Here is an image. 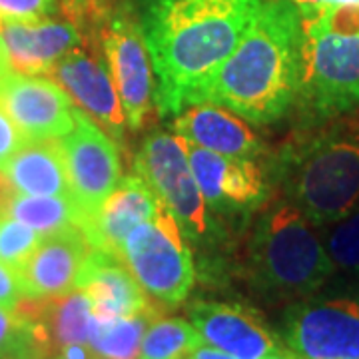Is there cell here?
Segmentation results:
<instances>
[{
	"instance_id": "cell-1",
	"label": "cell",
	"mask_w": 359,
	"mask_h": 359,
	"mask_svg": "<svg viewBox=\"0 0 359 359\" xmlns=\"http://www.w3.org/2000/svg\"><path fill=\"white\" fill-rule=\"evenodd\" d=\"M269 0H136L162 116H178L204 94L219 66Z\"/></svg>"
},
{
	"instance_id": "cell-2",
	"label": "cell",
	"mask_w": 359,
	"mask_h": 359,
	"mask_svg": "<svg viewBox=\"0 0 359 359\" xmlns=\"http://www.w3.org/2000/svg\"><path fill=\"white\" fill-rule=\"evenodd\" d=\"M302 72V14L292 0H269L212 78L204 102L256 126L273 124L295 108Z\"/></svg>"
},
{
	"instance_id": "cell-3",
	"label": "cell",
	"mask_w": 359,
	"mask_h": 359,
	"mask_svg": "<svg viewBox=\"0 0 359 359\" xmlns=\"http://www.w3.org/2000/svg\"><path fill=\"white\" fill-rule=\"evenodd\" d=\"M334 276L323 240L297 208L282 200L259 216L248 245L245 280L264 302L304 299Z\"/></svg>"
},
{
	"instance_id": "cell-4",
	"label": "cell",
	"mask_w": 359,
	"mask_h": 359,
	"mask_svg": "<svg viewBox=\"0 0 359 359\" xmlns=\"http://www.w3.org/2000/svg\"><path fill=\"white\" fill-rule=\"evenodd\" d=\"M283 200L316 228L332 226L359 205V126H337L285 146L271 164Z\"/></svg>"
},
{
	"instance_id": "cell-5",
	"label": "cell",
	"mask_w": 359,
	"mask_h": 359,
	"mask_svg": "<svg viewBox=\"0 0 359 359\" xmlns=\"http://www.w3.org/2000/svg\"><path fill=\"white\" fill-rule=\"evenodd\" d=\"M295 106L309 124L359 110V36L304 32V72Z\"/></svg>"
},
{
	"instance_id": "cell-6",
	"label": "cell",
	"mask_w": 359,
	"mask_h": 359,
	"mask_svg": "<svg viewBox=\"0 0 359 359\" xmlns=\"http://www.w3.org/2000/svg\"><path fill=\"white\" fill-rule=\"evenodd\" d=\"M166 205L154 219L130 231L120 256L140 287L162 306H180L196 282L192 252Z\"/></svg>"
},
{
	"instance_id": "cell-7",
	"label": "cell",
	"mask_w": 359,
	"mask_h": 359,
	"mask_svg": "<svg viewBox=\"0 0 359 359\" xmlns=\"http://www.w3.org/2000/svg\"><path fill=\"white\" fill-rule=\"evenodd\" d=\"M280 337L304 359H359V285L287 304Z\"/></svg>"
},
{
	"instance_id": "cell-8",
	"label": "cell",
	"mask_w": 359,
	"mask_h": 359,
	"mask_svg": "<svg viewBox=\"0 0 359 359\" xmlns=\"http://www.w3.org/2000/svg\"><path fill=\"white\" fill-rule=\"evenodd\" d=\"M98 36L126 122L136 132L146 124L152 108L154 70L134 6L120 2L112 11H106L98 20Z\"/></svg>"
},
{
	"instance_id": "cell-9",
	"label": "cell",
	"mask_w": 359,
	"mask_h": 359,
	"mask_svg": "<svg viewBox=\"0 0 359 359\" xmlns=\"http://www.w3.org/2000/svg\"><path fill=\"white\" fill-rule=\"evenodd\" d=\"M134 168L176 218L186 238L200 240L208 233V208L186 154V140L166 132L150 134Z\"/></svg>"
},
{
	"instance_id": "cell-10",
	"label": "cell",
	"mask_w": 359,
	"mask_h": 359,
	"mask_svg": "<svg viewBox=\"0 0 359 359\" xmlns=\"http://www.w3.org/2000/svg\"><path fill=\"white\" fill-rule=\"evenodd\" d=\"M60 146L72 196L86 224L120 182L118 148L80 106H74V128L60 138Z\"/></svg>"
},
{
	"instance_id": "cell-11",
	"label": "cell",
	"mask_w": 359,
	"mask_h": 359,
	"mask_svg": "<svg viewBox=\"0 0 359 359\" xmlns=\"http://www.w3.org/2000/svg\"><path fill=\"white\" fill-rule=\"evenodd\" d=\"M186 154L205 208L216 212H250L266 204L273 176L256 158H230L186 140Z\"/></svg>"
},
{
	"instance_id": "cell-12",
	"label": "cell",
	"mask_w": 359,
	"mask_h": 359,
	"mask_svg": "<svg viewBox=\"0 0 359 359\" xmlns=\"http://www.w3.org/2000/svg\"><path fill=\"white\" fill-rule=\"evenodd\" d=\"M0 106L26 140H58L74 128V106L50 78L11 72L0 86Z\"/></svg>"
},
{
	"instance_id": "cell-13",
	"label": "cell",
	"mask_w": 359,
	"mask_h": 359,
	"mask_svg": "<svg viewBox=\"0 0 359 359\" xmlns=\"http://www.w3.org/2000/svg\"><path fill=\"white\" fill-rule=\"evenodd\" d=\"M188 318L204 344L238 359H262L283 347L262 316L240 304L198 299L188 308Z\"/></svg>"
},
{
	"instance_id": "cell-14",
	"label": "cell",
	"mask_w": 359,
	"mask_h": 359,
	"mask_svg": "<svg viewBox=\"0 0 359 359\" xmlns=\"http://www.w3.org/2000/svg\"><path fill=\"white\" fill-rule=\"evenodd\" d=\"M76 104L98 120L116 140H124L126 116L120 96L110 78L104 54L82 48V44L68 52L48 72Z\"/></svg>"
},
{
	"instance_id": "cell-15",
	"label": "cell",
	"mask_w": 359,
	"mask_h": 359,
	"mask_svg": "<svg viewBox=\"0 0 359 359\" xmlns=\"http://www.w3.org/2000/svg\"><path fill=\"white\" fill-rule=\"evenodd\" d=\"M90 248L92 245L80 228L44 236L36 250L18 268L25 297L52 299L72 292Z\"/></svg>"
},
{
	"instance_id": "cell-16",
	"label": "cell",
	"mask_w": 359,
	"mask_h": 359,
	"mask_svg": "<svg viewBox=\"0 0 359 359\" xmlns=\"http://www.w3.org/2000/svg\"><path fill=\"white\" fill-rule=\"evenodd\" d=\"M0 39L13 72L26 76L48 74L68 52L84 44L82 30L70 20L0 22Z\"/></svg>"
},
{
	"instance_id": "cell-17",
	"label": "cell",
	"mask_w": 359,
	"mask_h": 359,
	"mask_svg": "<svg viewBox=\"0 0 359 359\" xmlns=\"http://www.w3.org/2000/svg\"><path fill=\"white\" fill-rule=\"evenodd\" d=\"M76 290L86 292L100 321L128 318L150 306L126 262L112 252L90 248L76 276Z\"/></svg>"
},
{
	"instance_id": "cell-18",
	"label": "cell",
	"mask_w": 359,
	"mask_h": 359,
	"mask_svg": "<svg viewBox=\"0 0 359 359\" xmlns=\"http://www.w3.org/2000/svg\"><path fill=\"white\" fill-rule=\"evenodd\" d=\"M162 205V200L140 176L120 178L100 210L84 224L82 233L92 248L120 256L126 236L144 222L154 219Z\"/></svg>"
},
{
	"instance_id": "cell-19",
	"label": "cell",
	"mask_w": 359,
	"mask_h": 359,
	"mask_svg": "<svg viewBox=\"0 0 359 359\" xmlns=\"http://www.w3.org/2000/svg\"><path fill=\"white\" fill-rule=\"evenodd\" d=\"M180 138L230 158H259L264 144L244 120L212 102L194 104L174 120Z\"/></svg>"
},
{
	"instance_id": "cell-20",
	"label": "cell",
	"mask_w": 359,
	"mask_h": 359,
	"mask_svg": "<svg viewBox=\"0 0 359 359\" xmlns=\"http://www.w3.org/2000/svg\"><path fill=\"white\" fill-rule=\"evenodd\" d=\"M22 313L39 320L48 335L52 353L70 344H86L98 327L92 299L86 292L76 290L52 299H28L25 297L18 308Z\"/></svg>"
},
{
	"instance_id": "cell-21",
	"label": "cell",
	"mask_w": 359,
	"mask_h": 359,
	"mask_svg": "<svg viewBox=\"0 0 359 359\" xmlns=\"http://www.w3.org/2000/svg\"><path fill=\"white\" fill-rule=\"evenodd\" d=\"M2 172L18 194L72 196L62 146L56 140H26Z\"/></svg>"
},
{
	"instance_id": "cell-22",
	"label": "cell",
	"mask_w": 359,
	"mask_h": 359,
	"mask_svg": "<svg viewBox=\"0 0 359 359\" xmlns=\"http://www.w3.org/2000/svg\"><path fill=\"white\" fill-rule=\"evenodd\" d=\"M4 216L22 222L42 236L70 228L82 230L84 226V214L70 196H28L16 192Z\"/></svg>"
},
{
	"instance_id": "cell-23",
	"label": "cell",
	"mask_w": 359,
	"mask_h": 359,
	"mask_svg": "<svg viewBox=\"0 0 359 359\" xmlns=\"http://www.w3.org/2000/svg\"><path fill=\"white\" fill-rule=\"evenodd\" d=\"M160 316L152 304L128 318L98 320V327L90 339V347L100 359H138L142 337L148 325Z\"/></svg>"
},
{
	"instance_id": "cell-24",
	"label": "cell",
	"mask_w": 359,
	"mask_h": 359,
	"mask_svg": "<svg viewBox=\"0 0 359 359\" xmlns=\"http://www.w3.org/2000/svg\"><path fill=\"white\" fill-rule=\"evenodd\" d=\"M52 346L42 323L20 309L0 306V359H50Z\"/></svg>"
},
{
	"instance_id": "cell-25",
	"label": "cell",
	"mask_w": 359,
	"mask_h": 359,
	"mask_svg": "<svg viewBox=\"0 0 359 359\" xmlns=\"http://www.w3.org/2000/svg\"><path fill=\"white\" fill-rule=\"evenodd\" d=\"M202 337L190 321L182 318H156L142 337L138 359H184Z\"/></svg>"
},
{
	"instance_id": "cell-26",
	"label": "cell",
	"mask_w": 359,
	"mask_h": 359,
	"mask_svg": "<svg viewBox=\"0 0 359 359\" xmlns=\"http://www.w3.org/2000/svg\"><path fill=\"white\" fill-rule=\"evenodd\" d=\"M330 228L332 230L325 233L323 245L335 273H344L347 282L359 285V205Z\"/></svg>"
},
{
	"instance_id": "cell-27",
	"label": "cell",
	"mask_w": 359,
	"mask_h": 359,
	"mask_svg": "<svg viewBox=\"0 0 359 359\" xmlns=\"http://www.w3.org/2000/svg\"><path fill=\"white\" fill-rule=\"evenodd\" d=\"M44 236L11 216H0V259L20 268Z\"/></svg>"
},
{
	"instance_id": "cell-28",
	"label": "cell",
	"mask_w": 359,
	"mask_h": 359,
	"mask_svg": "<svg viewBox=\"0 0 359 359\" xmlns=\"http://www.w3.org/2000/svg\"><path fill=\"white\" fill-rule=\"evenodd\" d=\"M304 32L359 36V4H327L320 13L302 18Z\"/></svg>"
},
{
	"instance_id": "cell-29",
	"label": "cell",
	"mask_w": 359,
	"mask_h": 359,
	"mask_svg": "<svg viewBox=\"0 0 359 359\" xmlns=\"http://www.w3.org/2000/svg\"><path fill=\"white\" fill-rule=\"evenodd\" d=\"M56 11L58 0H0V22H39Z\"/></svg>"
},
{
	"instance_id": "cell-30",
	"label": "cell",
	"mask_w": 359,
	"mask_h": 359,
	"mask_svg": "<svg viewBox=\"0 0 359 359\" xmlns=\"http://www.w3.org/2000/svg\"><path fill=\"white\" fill-rule=\"evenodd\" d=\"M58 8L62 11L66 20L74 22L78 28L82 25H98L106 8V0H58Z\"/></svg>"
},
{
	"instance_id": "cell-31",
	"label": "cell",
	"mask_w": 359,
	"mask_h": 359,
	"mask_svg": "<svg viewBox=\"0 0 359 359\" xmlns=\"http://www.w3.org/2000/svg\"><path fill=\"white\" fill-rule=\"evenodd\" d=\"M25 299L22 280L18 268L0 259V306L6 309H16Z\"/></svg>"
},
{
	"instance_id": "cell-32",
	"label": "cell",
	"mask_w": 359,
	"mask_h": 359,
	"mask_svg": "<svg viewBox=\"0 0 359 359\" xmlns=\"http://www.w3.org/2000/svg\"><path fill=\"white\" fill-rule=\"evenodd\" d=\"M25 134L16 128L11 116L6 114V110L0 106V170L25 146Z\"/></svg>"
},
{
	"instance_id": "cell-33",
	"label": "cell",
	"mask_w": 359,
	"mask_h": 359,
	"mask_svg": "<svg viewBox=\"0 0 359 359\" xmlns=\"http://www.w3.org/2000/svg\"><path fill=\"white\" fill-rule=\"evenodd\" d=\"M188 359H238L233 358V355H230V353H226V351H222V349H218V347L214 346H205L204 341L200 344V346H196L188 353Z\"/></svg>"
},
{
	"instance_id": "cell-34",
	"label": "cell",
	"mask_w": 359,
	"mask_h": 359,
	"mask_svg": "<svg viewBox=\"0 0 359 359\" xmlns=\"http://www.w3.org/2000/svg\"><path fill=\"white\" fill-rule=\"evenodd\" d=\"M14 196H16V188L13 186V182L6 178V174L0 170V216L6 214Z\"/></svg>"
},
{
	"instance_id": "cell-35",
	"label": "cell",
	"mask_w": 359,
	"mask_h": 359,
	"mask_svg": "<svg viewBox=\"0 0 359 359\" xmlns=\"http://www.w3.org/2000/svg\"><path fill=\"white\" fill-rule=\"evenodd\" d=\"M292 2L297 6L302 18H309L320 13L321 8H325L327 4H332V0H292Z\"/></svg>"
},
{
	"instance_id": "cell-36",
	"label": "cell",
	"mask_w": 359,
	"mask_h": 359,
	"mask_svg": "<svg viewBox=\"0 0 359 359\" xmlns=\"http://www.w3.org/2000/svg\"><path fill=\"white\" fill-rule=\"evenodd\" d=\"M11 65H8V56H6V50H4V44H2V39H0V86L4 84L6 76L11 74Z\"/></svg>"
},
{
	"instance_id": "cell-37",
	"label": "cell",
	"mask_w": 359,
	"mask_h": 359,
	"mask_svg": "<svg viewBox=\"0 0 359 359\" xmlns=\"http://www.w3.org/2000/svg\"><path fill=\"white\" fill-rule=\"evenodd\" d=\"M262 359H304L302 355H297V353H294L292 349H287V347L283 346L280 347V349H276V351H271L269 355H266V358Z\"/></svg>"
},
{
	"instance_id": "cell-38",
	"label": "cell",
	"mask_w": 359,
	"mask_h": 359,
	"mask_svg": "<svg viewBox=\"0 0 359 359\" xmlns=\"http://www.w3.org/2000/svg\"><path fill=\"white\" fill-rule=\"evenodd\" d=\"M332 4H359V0H332Z\"/></svg>"
}]
</instances>
